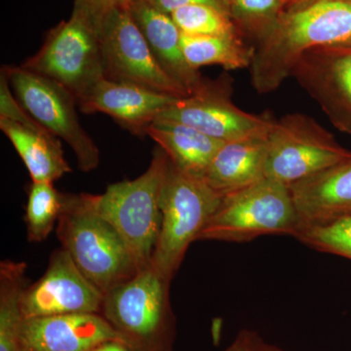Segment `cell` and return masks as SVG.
Returning a JSON list of instances; mask_svg holds the SVG:
<instances>
[{
    "mask_svg": "<svg viewBox=\"0 0 351 351\" xmlns=\"http://www.w3.org/2000/svg\"><path fill=\"white\" fill-rule=\"evenodd\" d=\"M311 1H314V0H304V1H302L301 3L298 4V5H300V4L306 3V2H311ZM343 1H350L351 2V0H343Z\"/></svg>",
    "mask_w": 351,
    "mask_h": 351,
    "instance_id": "obj_33",
    "label": "cell"
},
{
    "mask_svg": "<svg viewBox=\"0 0 351 351\" xmlns=\"http://www.w3.org/2000/svg\"><path fill=\"white\" fill-rule=\"evenodd\" d=\"M99 36L106 78L177 98L189 96L156 61L128 7L113 11L101 25Z\"/></svg>",
    "mask_w": 351,
    "mask_h": 351,
    "instance_id": "obj_11",
    "label": "cell"
},
{
    "mask_svg": "<svg viewBox=\"0 0 351 351\" xmlns=\"http://www.w3.org/2000/svg\"><path fill=\"white\" fill-rule=\"evenodd\" d=\"M145 135L165 152L176 167L203 180L214 156L225 144L193 127L170 120L156 119Z\"/></svg>",
    "mask_w": 351,
    "mask_h": 351,
    "instance_id": "obj_19",
    "label": "cell"
},
{
    "mask_svg": "<svg viewBox=\"0 0 351 351\" xmlns=\"http://www.w3.org/2000/svg\"><path fill=\"white\" fill-rule=\"evenodd\" d=\"M293 77L327 115L351 137V47H322L304 53Z\"/></svg>",
    "mask_w": 351,
    "mask_h": 351,
    "instance_id": "obj_13",
    "label": "cell"
},
{
    "mask_svg": "<svg viewBox=\"0 0 351 351\" xmlns=\"http://www.w3.org/2000/svg\"><path fill=\"white\" fill-rule=\"evenodd\" d=\"M20 351H25V350H20Z\"/></svg>",
    "mask_w": 351,
    "mask_h": 351,
    "instance_id": "obj_34",
    "label": "cell"
},
{
    "mask_svg": "<svg viewBox=\"0 0 351 351\" xmlns=\"http://www.w3.org/2000/svg\"><path fill=\"white\" fill-rule=\"evenodd\" d=\"M351 158V152L315 119L288 113L274 121L267 136L265 178L293 184Z\"/></svg>",
    "mask_w": 351,
    "mask_h": 351,
    "instance_id": "obj_7",
    "label": "cell"
},
{
    "mask_svg": "<svg viewBox=\"0 0 351 351\" xmlns=\"http://www.w3.org/2000/svg\"><path fill=\"white\" fill-rule=\"evenodd\" d=\"M230 76L206 80L195 93L178 99L157 119L180 122L221 142L267 136L276 119L254 114L233 103Z\"/></svg>",
    "mask_w": 351,
    "mask_h": 351,
    "instance_id": "obj_10",
    "label": "cell"
},
{
    "mask_svg": "<svg viewBox=\"0 0 351 351\" xmlns=\"http://www.w3.org/2000/svg\"><path fill=\"white\" fill-rule=\"evenodd\" d=\"M151 5L161 12L171 15L177 9L189 5H207L228 13L221 0H147Z\"/></svg>",
    "mask_w": 351,
    "mask_h": 351,
    "instance_id": "obj_28",
    "label": "cell"
},
{
    "mask_svg": "<svg viewBox=\"0 0 351 351\" xmlns=\"http://www.w3.org/2000/svg\"><path fill=\"white\" fill-rule=\"evenodd\" d=\"M302 230L289 186L265 178L223 196L198 240L243 243L263 235L297 237Z\"/></svg>",
    "mask_w": 351,
    "mask_h": 351,
    "instance_id": "obj_5",
    "label": "cell"
},
{
    "mask_svg": "<svg viewBox=\"0 0 351 351\" xmlns=\"http://www.w3.org/2000/svg\"><path fill=\"white\" fill-rule=\"evenodd\" d=\"M0 129L22 158L34 182H54L71 172L61 141L47 130L0 119Z\"/></svg>",
    "mask_w": 351,
    "mask_h": 351,
    "instance_id": "obj_20",
    "label": "cell"
},
{
    "mask_svg": "<svg viewBox=\"0 0 351 351\" xmlns=\"http://www.w3.org/2000/svg\"><path fill=\"white\" fill-rule=\"evenodd\" d=\"M263 343L257 332L244 329L239 332L232 345L225 351H260Z\"/></svg>",
    "mask_w": 351,
    "mask_h": 351,
    "instance_id": "obj_29",
    "label": "cell"
},
{
    "mask_svg": "<svg viewBox=\"0 0 351 351\" xmlns=\"http://www.w3.org/2000/svg\"><path fill=\"white\" fill-rule=\"evenodd\" d=\"M295 239L313 250L351 260V217L326 225L306 226Z\"/></svg>",
    "mask_w": 351,
    "mask_h": 351,
    "instance_id": "obj_25",
    "label": "cell"
},
{
    "mask_svg": "<svg viewBox=\"0 0 351 351\" xmlns=\"http://www.w3.org/2000/svg\"><path fill=\"white\" fill-rule=\"evenodd\" d=\"M89 351H131L124 343L117 339L113 341H105L101 345L95 346Z\"/></svg>",
    "mask_w": 351,
    "mask_h": 351,
    "instance_id": "obj_30",
    "label": "cell"
},
{
    "mask_svg": "<svg viewBox=\"0 0 351 351\" xmlns=\"http://www.w3.org/2000/svg\"><path fill=\"white\" fill-rule=\"evenodd\" d=\"M302 228L351 217V158L290 186Z\"/></svg>",
    "mask_w": 351,
    "mask_h": 351,
    "instance_id": "obj_16",
    "label": "cell"
},
{
    "mask_svg": "<svg viewBox=\"0 0 351 351\" xmlns=\"http://www.w3.org/2000/svg\"><path fill=\"white\" fill-rule=\"evenodd\" d=\"M223 196L203 179L186 174L171 162L161 189V228L152 267L172 280L189 245L218 209Z\"/></svg>",
    "mask_w": 351,
    "mask_h": 351,
    "instance_id": "obj_6",
    "label": "cell"
},
{
    "mask_svg": "<svg viewBox=\"0 0 351 351\" xmlns=\"http://www.w3.org/2000/svg\"><path fill=\"white\" fill-rule=\"evenodd\" d=\"M178 99L105 77L78 101V106L84 113H105L132 133L145 135L149 125Z\"/></svg>",
    "mask_w": 351,
    "mask_h": 351,
    "instance_id": "obj_14",
    "label": "cell"
},
{
    "mask_svg": "<svg viewBox=\"0 0 351 351\" xmlns=\"http://www.w3.org/2000/svg\"><path fill=\"white\" fill-rule=\"evenodd\" d=\"M16 99L46 130L64 141L73 149L82 172H91L100 164V151L84 130L76 112L75 97L59 83L22 66H4Z\"/></svg>",
    "mask_w": 351,
    "mask_h": 351,
    "instance_id": "obj_8",
    "label": "cell"
},
{
    "mask_svg": "<svg viewBox=\"0 0 351 351\" xmlns=\"http://www.w3.org/2000/svg\"><path fill=\"white\" fill-rule=\"evenodd\" d=\"M104 294L76 267L63 247L53 252L47 269L25 289V319L64 314L101 313Z\"/></svg>",
    "mask_w": 351,
    "mask_h": 351,
    "instance_id": "obj_12",
    "label": "cell"
},
{
    "mask_svg": "<svg viewBox=\"0 0 351 351\" xmlns=\"http://www.w3.org/2000/svg\"><path fill=\"white\" fill-rule=\"evenodd\" d=\"M129 12L142 32L163 71L189 95L202 87L206 78L189 66L181 47V31L170 15L157 10L147 0H133Z\"/></svg>",
    "mask_w": 351,
    "mask_h": 351,
    "instance_id": "obj_17",
    "label": "cell"
},
{
    "mask_svg": "<svg viewBox=\"0 0 351 351\" xmlns=\"http://www.w3.org/2000/svg\"><path fill=\"white\" fill-rule=\"evenodd\" d=\"M27 263L2 261L0 263V351H20L24 323L22 297L27 286Z\"/></svg>",
    "mask_w": 351,
    "mask_h": 351,
    "instance_id": "obj_21",
    "label": "cell"
},
{
    "mask_svg": "<svg viewBox=\"0 0 351 351\" xmlns=\"http://www.w3.org/2000/svg\"><path fill=\"white\" fill-rule=\"evenodd\" d=\"M260 351H286L282 350V348H278V346L270 345V343H267L263 341L262 343V346H261Z\"/></svg>",
    "mask_w": 351,
    "mask_h": 351,
    "instance_id": "obj_31",
    "label": "cell"
},
{
    "mask_svg": "<svg viewBox=\"0 0 351 351\" xmlns=\"http://www.w3.org/2000/svg\"><path fill=\"white\" fill-rule=\"evenodd\" d=\"M22 66L59 83L77 104L106 77L98 32L73 15L49 32L40 49Z\"/></svg>",
    "mask_w": 351,
    "mask_h": 351,
    "instance_id": "obj_9",
    "label": "cell"
},
{
    "mask_svg": "<svg viewBox=\"0 0 351 351\" xmlns=\"http://www.w3.org/2000/svg\"><path fill=\"white\" fill-rule=\"evenodd\" d=\"M184 58L193 69L221 66L226 71L250 68L254 48H248L237 36H191L181 32Z\"/></svg>",
    "mask_w": 351,
    "mask_h": 351,
    "instance_id": "obj_22",
    "label": "cell"
},
{
    "mask_svg": "<svg viewBox=\"0 0 351 351\" xmlns=\"http://www.w3.org/2000/svg\"><path fill=\"white\" fill-rule=\"evenodd\" d=\"M131 0H75L71 15L80 18L97 32L108 16L120 8H127Z\"/></svg>",
    "mask_w": 351,
    "mask_h": 351,
    "instance_id": "obj_27",
    "label": "cell"
},
{
    "mask_svg": "<svg viewBox=\"0 0 351 351\" xmlns=\"http://www.w3.org/2000/svg\"><path fill=\"white\" fill-rule=\"evenodd\" d=\"M223 1V3L225 4V6L226 7V9L230 8V6L232 5V3L234 0H221Z\"/></svg>",
    "mask_w": 351,
    "mask_h": 351,
    "instance_id": "obj_32",
    "label": "cell"
},
{
    "mask_svg": "<svg viewBox=\"0 0 351 351\" xmlns=\"http://www.w3.org/2000/svg\"><path fill=\"white\" fill-rule=\"evenodd\" d=\"M117 332L100 313L64 314L25 319L21 350L25 351H89Z\"/></svg>",
    "mask_w": 351,
    "mask_h": 351,
    "instance_id": "obj_15",
    "label": "cell"
},
{
    "mask_svg": "<svg viewBox=\"0 0 351 351\" xmlns=\"http://www.w3.org/2000/svg\"><path fill=\"white\" fill-rule=\"evenodd\" d=\"M64 193L58 191L53 182H34L29 186L25 208L27 240L39 243L46 240L62 213Z\"/></svg>",
    "mask_w": 351,
    "mask_h": 351,
    "instance_id": "obj_23",
    "label": "cell"
},
{
    "mask_svg": "<svg viewBox=\"0 0 351 351\" xmlns=\"http://www.w3.org/2000/svg\"><path fill=\"white\" fill-rule=\"evenodd\" d=\"M230 14L207 5H189L177 9L171 18L181 32L191 36H237Z\"/></svg>",
    "mask_w": 351,
    "mask_h": 351,
    "instance_id": "obj_24",
    "label": "cell"
},
{
    "mask_svg": "<svg viewBox=\"0 0 351 351\" xmlns=\"http://www.w3.org/2000/svg\"><path fill=\"white\" fill-rule=\"evenodd\" d=\"M169 157L157 147L149 168L140 177L110 184L101 195L86 193L99 216L123 240L138 270L151 267L161 228V189Z\"/></svg>",
    "mask_w": 351,
    "mask_h": 351,
    "instance_id": "obj_3",
    "label": "cell"
},
{
    "mask_svg": "<svg viewBox=\"0 0 351 351\" xmlns=\"http://www.w3.org/2000/svg\"><path fill=\"white\" fill-rule=\"evenodd\" d=\"M131 1H133V0H131Z\"/></svg>",
    "mask_w": 351,
    "mask_h": 351,
    "instance_id": "obj_35",
    "label": "cell"
},
{
    "mask_svg": "<svg viewBox=\"0 0 351 351\" xmlns=\"http://www.w3.org/2000/svg\"><path fill=\"white\" fill-rule=\"evenodd\" d=\"M171 281L151 265L104 295L100 314L131 351H173Z\"/></svg>",
    "mask_w": 351,
    "mask_h": 351,
    "instance_id": "obj_2",
    "label": "cell"
},
{
    "mask_svg": "<svg viewBox=\"0 0 351 351\" xmlns=\"http://www.w3.org/2000/svg\"><path fill=\"white\" fill-rule=\"evenodd\" d=\"M267 136L225 143L210 164L204 181L226 196L265 179Z\"/></svg>",
    "mask_w": 351,
    "mask_h": 351,
    "instance_id": "obj_18",
    "label": "cell"
},
{
    "mask_svg": "<svg viewBox=\"0 0 351 351\" xmlns=\"http://www.w3.org/2000/svg\"><path fill=\"white\" fill-rule=\"evenodd\" d=\"M56 232L76 267L104 294L138 271L123 240L94 211L86 193H64Z\"/></svg>",
    "mask_w": 351,
    "mask_h": 351,
    "instance_id": "obj_4",
    "label": "cell"
},
{
    "mask_svg": "<svg viewBox=\"0 0 351 351\" xmlns=\"http://www.w3.org/2000/svg\"><path fill=\"white\" fill-rule=\"evenodd\" d=\"M322 47H351L350 1L314 0L277 18L254 49L252 86L258 94L272 93L304 53Z\"/></svg>",
    "mask_w": 351,
    "mask_h": 351,
    "instance_id": "obj_1",
    "label": "cell"
},
{
    "mask_svg": "<svg viewBox=\"0 0 351 351\" xmlns=\"http://www.w3.org/2000/svg\"><path fill=\"white\" fill-rule=\"evenodd\" d=\"M283 0H234L228 14L242 24L262 27V34L274 24Z\"/></svg>",
    "mask_w": 351,
    "mask_h": 351,
    "instance_id": "obj_26",
    "label": "cell"
}]
</instances>
